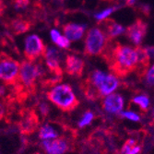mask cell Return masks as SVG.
Masks as SVG:
<instances>
[{"label": "cell", "instance_id": "6da1fadb", "mask_svg": "<svg viewBox=\"0 0 154 154\" xmlns=\"http://www.w3.org/2000/svg\"><path fill=\"white\" fill-rule=\"evenodd\" d=\"M102 57L110 72L119 79L128 77L132 72L137 71L138 58L136 47L132 48L117 42L114 45H109Z\"/></svg>", "mask_w": 154, "mask_h": 154}, {"label": "cell", "instance_id": "7a4b0ae2", "mask_svg": "<svg viewBox=\"0 0 154 154\" xmlns=\"http://www.w3.org/2000/svg\"><path fill=\"white\" fill-rule=\"evenodd\" d=\"M120 86L119 78L113 73L106 74L101 70H93L83 80L81 88L87 98L95 100L114 93Z\"/></svg>", "mask_w": 154, "mask_h": 154}, {"label": "cell", "instance_id": "3957f363", "mask_svg": "<svg viewBox=\"0 0 154 154\" xmlns=\"http://www.w3.org/2000/svg\"><path fill=\"white\" fill-rule=\"evenodd\" d=\"M47 99L58 109L69 112L79 105V100L72 87L68 84H55L46 92Z\"/></svg>", "mask_w": 154, "mask_h": 154}, {"label": "cell", "instance_id": "277c9868", "mask_svg": "<svg viewBox=\"0 0 154 154\" xmlns=\"http://www.w3.org/2000/svg\"><path fill=\"white\" fill-rule=\"evenodd\" d=\"M111 42L101 28H91L87 32L84 45V54L89 57H102Z\"/></svg>", "mask_w": 154, "mask_h": 154}, {"label": "cell", "instance_id": "5b68a950", "mask_svg": "<svg viewBox=\"0 0 154 154\" xmlns=\"http://www.w3.org/2000/svg\"><path fill=\"white\" fill-rule=\"evenodd\" d=\"M20 64L8 54L0 53V80L7 85H14L19 81Z\"/></svg>", "mask_w": 154, "mask_h": 154}, {"label": "cell", "instance_id": "8992f818", "mask_svg": "<svg viewBox=\"0 0 154 154\" xmlns=\"http://www.w3.org/2000/svg\"><path fill=\"white\" fill-rule=\"evenodd\" d=\"M44 75V69L40 64L30 62L28 60L20 64L19 81L20 85L27 90H32L36 85V81Z\"/></svg>", "mask_w": 154, "mask_h": 154}, {"label": "cell", "instance_id": "52a82bcc", "mask_svg": "<svg viewBox=\"0 0 154 154\" xmlns=\"http://www.w3.org/2000/svg\"><path fill=\"white\" fill-rule=\"evenodd\" d=\"M47 47L38 35L32 34L25 39L24 55L26 60L35 62L39 57H45Z\"/></svg>", "mask_w": 154, "mask_h": 154}, {"label": "cell", "instance_id": "ba28073f", "mask_svg": "<svg viewBox=\"0 0 154 154\" xmlns=\"http://www.w3.org/2000/svg\"><path fill=\"white\" fill-rule=\"evenodd\" d=\"M148 24L140 18L137 19L131 25L125 28V34L134 45H140L147 34Z\"/></svg>", "mask_w": 154, "mask_h": 154}, {"label": "cell", "instance_id": "9c48e42d", "mask_svg": "<svg viewBox=\"0 0 154 154\" xmlns=\"http://www.w3.org/2000/svg\"><path fill=\"white\" fill-rule=\"evenodd\" d=\"M125 100L121 94L119 93H111L105 97H103L102 102V107L105 113L109 115H120L121 112L124 110Z\"/></svg>", "mask_w": 154, "mask_h": 154}, {"label": "cell", "instance_id": "30bf717a", "mask_svg": "<svg viewBox=\"0 0 154 154\" xmlns=\"http://www.w3.org/2000/svg\"><path fill=\"white\" fill-rule=\"evenodd\" d=\"M41 146L45 154H65L70 145L66 137H57L47 141H41Z\"/></svg>", "mask_w": 154, "mask_h": 154}, {"label": "cell", "instance_id": "8fae6325", "mask_svg": "<svg viewBox=\"0 0 154 154\" xmlns=\"http://www.w3.org/2000/svg\"><path fill=\"white\" fill-rule=\"evenodd\" d=\"M44 57L45 59V64L47 68L49 69V71L55 77H61L63 70L60 66V58H59L58 51L53 47L47 48Z\"/></svg>", "mask_w": 154, "mask_h": 154}, {"label": "cell", "instance_id": "7c38bea8", "mask_svg": "<svg viewBox=\"0 0 154 154\" xmlns=\"http://www.w3.org/2000/svg\"><path fill=\"white\" fill-rule=\"evenodd\" d=\"M98 25L101 26V29L103 31V32L106 34L107 38L110 42L115 39L116 37L121 35L125 32V29L120 24H118L115 20L106 18L104 20H99Z\"/></svg>", "mask_w": 154, "mask_h": 154}, {"label": "cell", "instance_id": "4fadbf2b", "mask_svg": "<svg viewBox=\"0 0 154 154\" xmlns=\"http://www.w3.org/2000/svg\"><path fill=\"white\" fill-rule=\"evenodd\" d=\"M66 67L65 70L67 75L79 78L82 76L84 68H85V62L74 54H67L66 57Z\"/></svg>", "mask_w": 154, "mask_h": 154}, {"label": "cell", "instance_id": "5bb4252c", "mask_svg": "<svg viewBox=\"0 0 154 154\" xmlns=\"http://www.w3.org/2000/svg\"><path fill=\"white\" fill-rule=\"evenodd\" d=\"M136 50L137 53V58H138V64L137 68V74L141 79L145 78V75L149 69V62H150V55L147 50V48H144L140 45L136 46Z\"/></svg>", "mask_w": 154, "mask_h": 154}, {"label": "cell", "instance_id": "9a60e30c", "mask_svg": "<svg viewBox=\"0 0 154 154\" xmlns=\"http://www.w3.org/2000/svg\"><path fill=\"white\" fill-rule=\"evenodd\" d=\"M62 29L67 39L70 40V42H76L82 38L85 32V26L75 23H66L63 25Z\"/></svg>", "mask_w": 154, "mask_h": 154}, {"label": "cell", "instance_id": "2e32d148", "mask_svg": "<svg viewBox=\"0 0 154 154\" xmlns=\"http://www.w3.org/2000/svg\"><path fill=\"white\" fill-rule=\"evenodd\" d=\"M38 137L41 139V141L52 140V139L59 137V131L54 125L46 123L42 125L39 128Z\"/></svg>", "mask_w": 154, "mask_h": 154}, {"label": "cell", "instance_id": "e0dca14e", "mask_svg": "<svg viewBox=\"0 0 154 154\" xmlns=\"http://www.w3.org/2000/svg\"><path fill=\"white\" fill-rule=\"evenodd\" d=\"M32 22L23 18H17L11 22V30L15 35H20L30 31Z\"/></svg>", "mask_w": 154, "mask_h": 154}, {"label": "cell", "instance_id": "ac0fdd59", "mask_svg": "<svg viewBox=\"0 0 154 154\" xmlns=\"http://www.w3.org/2000/svg\"><path fill=\"white\" fill-rule=\"evenodd\" d=\"M141 151V146L138 145L134 138H129L122 147L121 154H139Z\"/></svg>", "mask_w": 154, "mask_h": 154}, {"label": "cell", "instance_id": "d6986e66", "mask_svg": "<svg viewBox=\"0 0 154 154\" xmlns=\"http://www.w3.org/2000/svg\"><path fill=\"white\" fill-rule=\"evenodd\" d=\"M131 102L143 112H147L150 106V100L147 94H138L133 98Z\"/></svg>", "mask_w": 154, "mask_h": 154}, {"label": "cell", "instance_id": "ffe728a7", "mask_svg": "<svg viewBox=\"0 0 154 154\" xmlns=\"http://www.w3.org/2000/svg\"><path fill=\"white\" fill-rule=\"evenodd\" d=\"M51 38L54 43L61 48L66 49V48H68L69 45H70V40L67 39L66 36H62L59 33V32H57V30L51 31Z\"/></svg>", "mask_w": 154, "mask_h": 154}, {"label": "cell", "instance_id": "44dd1931", "mask_svg": "<svg viewBox=\"0 0 154 154\" xmlns=\"http://www.w3.org/2000/svg\"><path fill=\"white\" fill-rule=\"evenodd\" d=\"M95 118V116L93 114V112L91 111H86L85 113H84L80 119L79 120V123H78V125L80 128H86L88 125H90L92 121L94 120Z\"/></svg>", "mask_w": 154, "mask_h": 154}, {"label": "cell", "instance_id": "7402d4cb", "mask_svg": "<svg viewBox=\"0 0 154 154\" xmlns=\"http://www.w3.org/2000/svg\"><path fill=\"white\" fill-rule=\"evenodd\" d=\"M122 118L124 119H127V120H129L131 122H139L141 120V117L139 116L137 113L134 111H131V110H127V111H122L120 115H119Z\"/></svg>", "mask_w": 154, "mask_h": 154}, {"label": "cell", "instance_id": "603a6c76", "mask_svg": "<svg viewBox=\"0 0 154 154\" xmlns=\"http://www.w3.org/2000/svg\"><path fill=\"white\" fill-rule=\"evenodd\" d=\"M144 79H145V82L147 84V86L154 87V64L148 69Z\"/></svg>", "mask_w": 154, "mask_h": 154}, {"label": "cell", "instance_id": "cb8c5ba5", "mask_svg": "<svg viewBox=\"0 0 154 154\" xmlns=\"http://www.w3.org/2000/svg\"><path fill=\"white\" fill-rule=\"evenodd\" d=\"M38 111H39V113L43 116H46L48 114H49V112H50V106L48 103L43 102V103H41L38 106Z\"/></svg>", "mask_w": 154, "mask_h": 154}, {"label": "cell", "instance_id": "d4e9b609", "mask_svg": "<svg viewBox=\"0 0 154 154\" xmlns=\"http://www.w3.org/2000/svg\"><path fill=\"white\" fill-rule=\"evenodd\" d=\"M116 9V8H108V9H106V10H104V11H103V12H101V13H99V14H97V15H96V19H97L98 20H104V19H106V18L110 15L111 13H113Z\"/></svg>", "mask_w": 154, "mask_h": 154}, {"label": "cell", "instance_id": "484cf974", "mask_svg": "<svg viewBox=\"0 0 154 154\" xmlns=\"http://www.w3.org/2000/svg\"><path fill=\"white\" fill-rule=\"evenodd\" d=\"M22 128L24 129V130H26V131H31V130H32L33 128H34V127H35V124L32 122V119L31 118V117H29V119H26L25 120V122L22 124Z\"/></svg>", "mask_w": 154, "mask_h": 154}, {"label": "cell", "instance_id": "4316f807", "mask_svg": "<svg viewBox=\"0 0 154 154\" xmlns=\"http://www.w3.org/2000/svg\"><path fill=\"white\" fill-rule=\"evenodd\" d=\"M30 4V0H14V7L17 9L25 8Z\"/></svg>", "mask_w": 154, "mask_h": 154}, {"label": "cell", "instance_id": "83f0119b", "mask_svg": "<svg viewBox=\"0 0 154 154\" xmlns=\"http://www.w3.org/2000/svg\"><path fill=\"white\" fill-rule=\"evenodd\" d=\"M5 114H6V108H5V105L0 103V120H1L4 116H5Z\"/></svg>", "mask_w": 154, "mask_h": 154}, {"label": "cell", "instance_id": "f1b7e54d", "mask_svg": "<svg viewBox=\"0 0 154 154\" xmlns=\"http://www.w3.org/2000/svg\"><path fill=\"white\" fill-rule=\"evenodd\" d=\"M6 94V88L3 85H0V97H3Z\"/></svg>", "mask_w": 154, "mask_h": 154}, {"label": "cell", "instance_id": "f546056e", "mask_svg": "<svg viewBox=\"0 0 154 154\" xmlns=\"http://www.w3.org/2000/svg\"><path fill=\"white\" fill-rule=\"evenodd\" d=\"M135 3H136V0H127V3H125V5L128 6V7H133Z\"/></svg>", "mask_w": 154, "mask_h": 154}, {"label": "cell", "instance_id": "4dcf8cb0", "mask_svg": "<svg viewBox=\"0 0 154 154\" xmlns=\"http://www.w3.org/2000/svg\"><path fill=\"white\" fill-rule=\"evenodd\" d=\"M151 118H152V120L154 121V108H153V110H152V113H151Z\"/></svg>", "mask_w": 154, "mask_h": 154}, {"label": "cell", "instance_id": "1f68e13d", "mask_svg": "<svg viewBox=\"0 0 154 154\" xmlns=\"http://www.w3.org/2000/svg\"><path fill=\"white\" fill-rule=\"evenodd\" d=\"M102 1H104V2H113L114 0H102Z\"/></svg>", "mask_w": 154, "mask_h": 154}, {"label": "cell", "instance_id": "d6a6232c", "mask_svg": "<svg viewBox=\"0 0 154 154\" xmlns=\"http://www.w3.org/2000/svg\"><path fill=\"white\" fill-rule=\"evenodd\" d=\"M34 154H45V153H41V152H37V153H34Z\"/></svg>", "mask_w": 154, "mask_h": 154}]
</instances>
